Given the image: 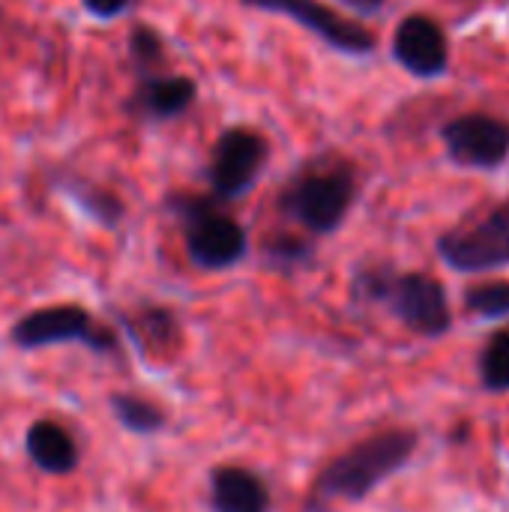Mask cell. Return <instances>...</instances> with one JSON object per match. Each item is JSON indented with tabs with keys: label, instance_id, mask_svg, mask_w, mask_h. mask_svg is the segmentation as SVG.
Segmentation results:
<instances>
[{
	"label": "cell",
	"instance_id": "cell-6",
	"mask_svg": "<svg viewBox=\"0 0 509 512\" xmlns=\"http://www.w3.org/2000/svg\"><path fill=\"white\" fill-rule=\"evenodd\" d=\"M438 255L459 273H489L509 267V201L471 228H456L438 240Z\"/></svg>",
	"mask_w": 509,
	"mask_h": 512
},
{
	"label": "cell",
	"instance_id": "cell-18",
	"mask_svg": "<svg viewBox=\"0 0 509 512\" xmlns=\"http://www.w3.org/2000/svg\"><path fill=\"white\" fill-rule=\"evenodd\" d=\"M129 57L138 69V75H153L156 66L165 60V42L150 24H135L129 30Z\"/></svg>",
	"mask_w": 509,
	"mask_h": 512
},
{
	"label": "cell",
	"instance_id": "cell-17",
	"mask_svg": "<svg viewBox=\"0 0 509 512\" xmlns=\"http://www.w3.org/2000/svg\"><path fill=\"white\" fill-rule=\"evenodd\" d=\"M480 381L489 393H509V330H498L480 354Z\"/></svg>",
	"mask_w": 509,
	"mask_h": 512
},
{
	"label": "cell",
	"instance_id": "cell-9",
	"mask_svg": "<svg viewBox=\"0 0 509 512\" xmlns=\"http://www.w3.org/2000/svg\"><path fill=\"white\" fill-rule=\"evenodd\" d=\"M441 135L459 165L498 168L509 156V123L492 114H462Z\"/></svg>",
	"mask_w": 509,
	"mask_h": 512
},
{
	"label": "cell",
	"instance_id": "cell-19",
	"mask_svg": "<svg viewBox=\"0 0 509 512\" xmlns=\"http://www.w3.org/2000/svg\"><path fill=\"white\" fill-rule=\"evenodd\" d=\"M465 306L486 318V321H498V318H507L509 315V282H483V285H474L468 294H465Z\"/></svg>",
	"mask_w": 509,
	"mask_h": 512
},
{
	"label": "cell",
	"instance_id": "cell-14",
	"mask_svg": "<svg viewBox=\"0 0 509 512\" xmlns=\"http://www.w3.org/2000/svg\"><path fill=\"white\" fill-rule=\"evenodd\" d=\"M54 189L60 195H66L81 213H87L93 222L105 225V228H117L126 216V204L111 192V189H102L84 177H72V174H60L54 180Z\"/></svg>",
	"mask_w": 509,
	"mask_h": 512
},
{
	"label": "cell",
	"instance_id": "cell-5",
	"mask_svg": "<svg viewBox=\"0 0 509 512\" xmlns=\"http://www.w3.org/2000/svg\"><path fill=\"white\" fill-rule=\"evenodd\" d=\"M354 192L357 183L348 165L312 168L282 192V210L312 234H330L342 225Z\"/></svg>",
	"mask_w": 509,
	"mask_h": 512
},
{
	"label": "cell",
	"instance_id": "cell-15",
	"mask_svg": "<svg viewBox=\"0 0 509 512\" xmlns=\"http://www.w3.org/2000/svg\"><path fill=\"white\" fill-rule=\"evenodd\" d=\"M126 333L132 336V342L138 345V351L150 354V351H171L177 345V318L162 309V306H147L138 315L123 321Z\"/></svg>",
	"mask_w": 509,
	"mask_h": 512
},
{
	"label": "cell",
	"instance_id": "cell-4",
	"mask_svg": "<svg viewBox=\"0 0 509 512\" xmlns=\"http://www.w3.org/2000/svg\"><path fill=\"white\" fill-rule=\"evenodd\" d=\"M9 342L18 351H42L51 345H81L99 357L120 354V336L78 303H54V306L30 309L9 327Z\"/></svg>",
	"mask_w": 509,
	"mask_h": 512
},
{
	"label": "cell",
	"instance_id": "cell-16",
	"mask_svg": "<svg viewBox=\"0 0 509 512\" xmlns=\"http://www.w3.org/2000/svg\"><path fill=\"white\" fill-rule=\"evenodd\" d=\"M108 408H111L114 420L132 435L147 438V435H159L168 426V414L156 402H150L138 393H111Z\"/></svg>",
	"mask_w": 509,
	"mask_h": 512
},
{
	"label": "cell",
	"instance_id": "cell-2",
	"mask_svg": "<svg viewBox=\"0 0 509 512\" xmlns=\"http://www.w3.org/2000/svg\"><path fill=\"white\" fill-rule=\"evenodd\" d=\"M354 291L369 303H384L417 336L438 339L453 327L447 291L426 273H390L384 267L363 270Z\"/></svg>",
	"mask_w": 509,
	"mask_h": 512
},
{
	"label": "cell",
	"instance_id": "cell-10",
	"mask_svg": "<svg viewBox=\"0 0 509 512\" xmlns=\"http://www.w3.org/2000/svg\"><path fill=\"white\" fill-rule=\"evenodd\" d=\"M396 60L417 78H435L450 63V45L441 24L429 15H408L396 27Z\"/></svg>",
	"mask_w": 509,
	"mask_h": 512
},
{
	"label": "cell",
	"instance_id": "cell-8",
	"mask_svg": "<svg viewBox=\"0 0 509 512\" xmlns=\"http://www.w3.org/2000/svg\"><path fill=\"white\" fill-rule=\"evenodd\" d=\"M243 3L300 21L306 30H312L318 39H324L336 51H345V54H372L375 51V36L366 27L342 18L321 0H243Z\"/></svg>",
	"mask_w": 509,
	"mask_h": 512
},
{
	"label": "cell",
	"instance_id": "cell-11",
	"mask_svg": "<svg viewBox=\"0 0 509 512\" xmlns=\"http://www.w3.org/2000/svg\"><path fill=\"white\" fill-rule=\"evenodd\" d=\"M24 453L30 465L48 477H69L81 465V447L69 426L51 417H39L24 432Z\"/></svg>",
	"mask_w": 509,
	"mask_h": 512
},
{
	"label": "cell",
	"instance_id": "cell-13",
	"mask_svg": "<svg viewBox=\"0 0 509 512\" xmlns=\"http://www.w3.org/2000/svg\"><path fill=\"white\" fill-rule=\"evenodd\" d=\"M267 483L237 465H219L210 471V507L213 512H270Z\"/></svg>",
	"mask_w": 509,
	"mask_h": 512
},
{
	"label": "cell",
	"instance_id": "cell-3",
	"mask_svg": "<svg viewBox=\"0 0 509 512\" xmlns=\"http://www.w3.org/2000/svg\"><path fill=\"white\" fill-rule=\"evenodd\" d=\"M219 198L177 192L165 201L171 216L183 225L186 255L201 270H228L246 258L249 240L240 222L216 207Z\"/></svg>",
	"mask_w": 509,
	"mask_h": 512
},
{
	"label": "cell",
	"instance_id": "cell-1",
	"mask_svg": "<svg viewBox=\"0 0 509 512\" xmlns=\"http://www.w3.org/2000/svg\"><path fill=\"white\" fill-rule=\"evenodd\" d=\"M417 447H420V435L411 429L378 432V435L354 444L342 456H336L318 474V480L312 486V498L318 504H330V501L357 504V501L369 498L381 483L396 477L411 462Z\"/></svg>",
	"mask_w": 509,
	"mask_h": 512
},
{
	"label": "cell",
	"instance_id": "cell-12",
	"mask_svg": "<svg viewBox=\"0 0 509 512\" xmlns=\"http://www.w3.org/2000/svg\"><path fill=\"white\" fill-rule=\"evenodd\" d=\"M195 81L186 75H141L126 111L138 120H174L195 102Z\"/></svg>",
	"mask_w": 509,
	"mask_h": 512
},
{
	"label": "cell",
	"instance_id": "cell-21",
	"mask_svg": "<svg viewBox=\"0 0 509 512\" xmlns=\"http://www.w3.org/2000/svg\"><path fill=\"white\" fill-rule=\"evenodd\" d=\"M132 3L135 0H81V9L87 15H93L96 21H114V18L126 15Z\"/></svg>",
	"mask_w": 509,
	"mask_h": 512
},
{
	"label": "cell",
	"instance_id": "cell-22",
	"mask_svg": "<svg viewBox=\"0 0 509 512\" xmlns=\"http://www.w3.org/2000/svg\"><path fill=\"white\" fill-rule=\"evenodd\" d=\"M339 3H345L348 9H354V12H363V15H375L387 0H339Z\"/></svg>",
	"mask_w": 509,
	"mask_h": 512
},
{
	"label": "cell",
	"instance_id": "cell-20",
	"mask_svg": "<svg viewBox=\"0 0 509 512\" xmlns=\"http://www.w3.org/2000/svg\"><path fill=\"white\" fill-rule=\"evenodd\" d=\"M264 258L276 267H300L312 258V246L300 237H273L264 246Z\"/></svg>",
	"mask_w": 509,
	"mask_h": 512
},
{
	"label": "cell",
	"instance_id": "cell-7",
	"mask_svg": "<svg viewBox=\"0 0 509 512\" xmlns=\"http://www.w3.org/2000/svg\"><path fill=\"white\" fill-rule=\"evenodd\" d=\"M267 153H270L267 141L258 132L243 129V126L225 129L213 144L210 171H207L213 198L234 201V198L246 195L261 174Z\"/></svg>",
	"mask_w": 509,
	"mask_h": 512
}]
</instances>
